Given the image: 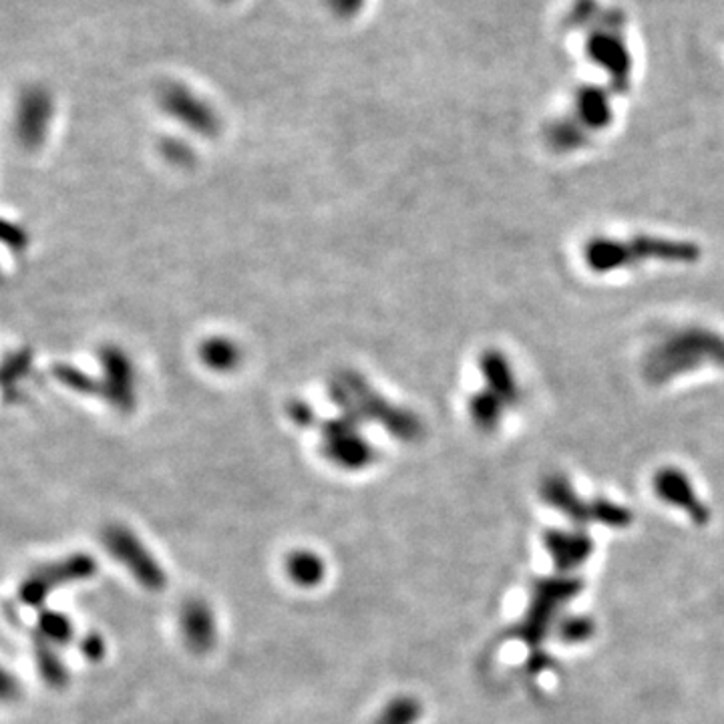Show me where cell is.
Returning a JSON list of instances; mask_svg holds the SVG:
<instances>
[{"label": "cell", "mask_w": 724, "mask_h": 724, "mask_svg": "<svg viewBox=\"0 0 724 724\" xmlns=\"http://www.w3.org/2000/svg\"><path fill=\"white\" fill-rule=\"evenodd\" d=\"M81 650H83V654H85L89 660L95 662V660H99V658L103 656L105 646H103V640H101L99 636H89V638L83 642Z\"/></svg>", "instance_id": "cell-20"}, {"label": "cell", "mask_w": 724, "mask_h": 724, "mask_svg": "<svg viewBox=\"0 0 724 724\" xmlns=\"http://www.w3.org/2000/svg\"><path fill=\"white\" fill-rule=\"evenodd\" d=\"M724 369V334L688 324L662 334L642 356V377L654 387H664L702 369Z\"/></svg>", "instance_id": "cell-1"}, {"label": "cell", "mask_w": 724, "mask_h": 724, "mask_svg": "<svg viewBox=\"0 0 724 724\" xmlns=\"http://www.w3.org/2000/svg\"><path fill=\"white\" fill-rule=\"evenodd\" d=\"M507 411H509L507 405L487 389L473 395L469 403V415L475 427L485 433H493L497 427H501Z\"/></svg>", "instance_id": "cell-12"}, {"label": "cell", "mask_w": 724, "mask_h": 724, "mask_svg": "<svg viewBox=\"0 0 724 724\" xmlns=\"http://www.w3.org/2000/svg\"><path fill=\"white\" fill-rule=\"evenodd\" d=\"M328 5L338 17H352L365 5V0H328Z\"/></svg>", "instance_id": "cell-19"}, {"label": "cell", "mask_w": 724, "mask_h": 724, "mask_svg": "<svg viewBox=\"0 0 724 724\" xmlns=\"http://www.w3.org/2000/svg\"><path fill=\"white\" fill-rule=\"evenodd\" d=\"M105 548L107 552L119 560L133 578L147 590H161L165 588V572L159 568L155 558L147 552L143 543L123 527H111L105 533Z\"/></svg>", "instance_id": "cell-5"}, {"label": "cell", "mask_w": 724, "mask_h": 724, "mask_svg": "<svg viewBox=\"0 0 724 724\" xmlns=\"http://www.w3.org/2000/svg\"><path fill=\"white\" fill-rule=\"evenodd\" d=\"M700 256L702 250L696 242L654 234H634L628 238L596 236L584 246V262L588 270L598 276L630 270L648 262L690 266L696 264Z\"/></svg>", "instance_id": "cell-2"}, {"label": "cell", "mask_w": 724, "mask_h": 724, "mask_svg": "<svg viewBox=\"0 0 724 724\" xmlns=\"http://www.w3.org/2000/svg\"><path fill=\"white\" fill-rule=\"evenodd\" d=\"M39 626L51 644H67L73 638V626L63 614L43 612L39 616Z\"/></svg>", "instance_id": "cell-17"}, {"label": "cell", "mask_w": 724, "mask_h": 724, "mask_svg": "<svg viewBox=\"0 0 724 724\" xmlns=\"http://www.w3.org/2000/svg\"><path fill=\"white\" fill-rule=\"evenodd\" d=\"M612 105L610 97L598 87H586L578 91L574 105V119L588 131H604L612 123Z\"/></svg>", "instance_id": "cell-11"}, {"label": "cell", "mask_w": 724, "mask_h": 724, "mask_svg": "<svg viewBox=\"0 0 724 724\" xmlns=\"http://www.w3.org/2000/svg\"><path fill=\"white\" fill-rule=\"evenodd\" d=\"M543 543L560 572H572L580 568L594 550L592 539L584 531L550 529L543 533Z\"/></svg>", "instance_id": "cell-9"}, {"label": "cell", "mask_w": 724, "mask_h": 724, "mask_svg": "<svg viewBox=\"0 0 724 724\" xmlns=\"http://www.w3.org/2000/svg\"><path fill=\"white\" fill-rule=\"evenodd\" d=\"M421 712V704L415 698L401 696L383 708L375 724H417Z\"/></svg>", "instance_id": "cell-16"}, {"label": "cell", "mask_w": 724, "mask_h": 724, "mask_svg": "<svg viewBox=\"0 0 724 724\" xmlns=\"http://www.w3.org/2000/svg\"><path fill=\"white\" fill-rule=\"evenodd\" d=\"M594 634V624L588 618H568L566 622H562V628H558V636L560 640H564L566 644H578L588 640Z\"/></svg>", "instance_id": "cell-18"}, {"label": "cell", "mask_w": 724, "mask_h": 724, "mask_svg": "<svg viewBox=\"0 0 724 724\" xmlns=\"http://www.w3.org/2000/svg\"><path fill=\"white\" fill-rule=\"evenodd\" d=\"M582 582L574 578H556V580H541L533 586L527 612L517 628L511 632L513 638L523 640L531 654L537 652V646L546 638L552 622L558 616V610L566 606L570 600L582 592Z\"/></svg>", "instance_id": "cell-4"}, {"label": "cell", "mask_w": 724, "mask_h": 724, "mask_svg": "<svg viewBox=\"0 0 724 724\" xmlns=\"http://www.w3.org/2000/svg\"><path fill=\"white\" fill-rule=\"evenodd\" d=\"M181 632L194 652H208L216 642V622L204 602H188L181 610Z\"/></svg>", "instance_id": "cell-10"}, {"label": "cell", "mask_w": 724, "mask_h": 724, "mask_svg": "<svg viewBox=\"0 0 724 724\" xmlns=\"http://www.w3.org/2000/svg\"><path fill=\"white\" fill-rule=\"evenodd\" d=\"M539 495L543 503L558 509L576 523L596 521L608 527H626L632 521V513L608 497L586 501L582 495H578L572 481L564 473H552L543 479Z\"/></svg>", "instance_id": "cell-3"}, {"label": "cell", "mask_w": 724, "mask_h": 724, "mask_svg": "<svg viewBox=\"0 0 724 724\" xmlns=\"http://www.w3.org/2000/svg\"><path fill=\"white\" fill-rule=\"evenodd\" d=\"M654 493L668 505L684 511L690 521L696 525H706L710 521V509L698 497L692 481L678 467H662L654 473L652 479Z\"/></svg>", "instance_id": "cell-7"}, {"label": "cell", "mask_w": 724, "mask_h": 724, "mask_svg": "<svg viewBox=\"0 0 724 724\" xmlns=\"http://www.w3.org/2000/svg\"><path fill=\"white\" fill-rule=\"evenodd\" d=\"M546 141L552 151L556 153H574L588 145L590 133L572 117V119H560L550 125Z\"/></svg>", "instance_id": "cell-13"}, {"label": "cell", "mask_w": 724, "mask_h": 724, "mask_svg": "<svg viewBox=\"0 0 724 724\" xmlns=\"http://www.w3.org/2000/svg\"><path fill=\"white\" fill-rule=\"evenodd\" d=\"M286 574L294 584L314 588L324 578V562L312 552H294L286 558Z\"/></svg>", "instance_id": "cell-14"}, {"label": "cell", "mask_w": 724, "mask_h": 724, "mask_svg": "<svg viewBox=\"0 0 724 724\" xmlns=\"http://www.w3.org/2000/svg\"><path fill=\"white\" fill-rule=\"evenodd\" d=\"M35 656H37V664H39V670H41L43 678L51 686L59 688V686L67 684V668L63 666L61 658L57 656V652L53 650L49 640H37Z\"/></svg>", "instance_id": "cell-15"}, {"label": "cell", "mask_w": 724, "mask_h": 724, "mask_svg": "<svg viewBox=\"0 0 724 724\" xmlns=\"http://www.w3.org/2000/svg\"><path fill=\"white\" fill-rule=\"evenodd\" d=\"M95 572H97V564L93 562V558H89L85 554L71 556L57 564L45 566V568L37 570L31 578H27V582L21 586V600L29 606H41L53 590H57L65 584L83 582V580L91 578Z\"/></svg>", "instance_id": "cell-6"}, {"label": "cell", "mask_w": 724, "mask_h": 724, "mask_svg": "<svg viewBox=\"0 0 724 724\" xmlns=\"http://www.w3.org/2000/svg\"><path fill=\"white\" fill-rule=\"evenodd\" d=\"M479 371L485 381L487 391L497 395L507 409H517L523 399V391L517 379V373L511 365L509 356L499 348H487L479 356Z\"/></svg>", "instance_id": "cell-8"}]
</instances>
